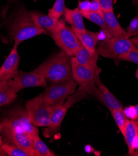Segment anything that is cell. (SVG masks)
Wrapping results in <instances>:
<instances>
[{"instance_id": "obj_1", "label": "cell", "mask_w": 138, "mask_h": 156, "mask_svg": "<svg viewBox=\"0 0 138 156\" xmlns=\"http://www.w3.org/2000/svg\"><path fill=\"white\" fill-rule=\"evenodd\" d=\"M71 57L60 51L42 63L41 66L46 80L57 84L73 80Z\"/></svg>"}, {"instance_id": "obj_2", "label": "cell", "mask_w": 138, "mask_h": 156, "mask_svg": "<svg viewBox=\"0 0 138 156\" xmlns=\"http://www.w3.org/2000/svg\"><path fill=\"white\" fill-rule=\"evenodd\" d=\"M9 36L14 41V45L38 35L45 34L47 30L39 27L30 17V12L23 8L18 12L10 26Z\"/></svg>"}, {"instance_id": "obj_3", "label": "cell", "mask_w": 138, "mask_h": 156, "mask_svg": "<svg viewBox=\"0 0 138 156\" xmlns=\"http://www.w3.org/2000/svg\"><path fill=\"white\" fill-rule=\"evenodd\" d=\"M50 33L62 51L70 57L75 56L82 45L72 27L67 26L62 20H59L57 26L50 30Z\"/></svg>"}, {"instance_id": "obj_4", "label": "cell", "mask_w": 138, "mask_h": 156, "mask_svg": "<svg viewBox=\"0 0 138 156\" xmlns=\"http://www.w3.org/2000/svg\"><path fill=\"white\" fill-rule=\"evenodd\" d=\"M132 51L138 52L137 47L126 34L100 41L97 46L98 54L109 58H118V56Z\"/></svg>"}, {"instance_id": "obj_5", "label": "cell", "mask_w": 138, "mask_h": 156, "mask_svg": "<svg viewBox=\"0 0 138 156\" xmlns=\"http://www.w3.org/2000/svg\"><path fill=\"white\" fill-rule=\"evenodd\" d=\"M1 123L3 128L26 133L31 136L39 135L37 126L29 120L27 111L21 107L12 108Z\"/></svg>"}, {"instance_id": "obj_6", "label": "cell", "mask_w": 138, "mask_h": 156, "mask_svg": "<svg viewBox=\"0 0 138 156\" xmlns=\"http://www.w3.org/2000/svg\"><path fill=\"white\" fill-rule=\"evenodd\" d=\"M25 107L29 119L34 126L39 127L49 126L51 106L44 101L43 93L28 100L26 103Z\"/></svg>"}, {"instance_id": "obj_7", "label": "cell", "mask_w": 138, "mask_h": 156, "mask_svg": "<svg viewBox=\"0 0 138 156\" xmlns=\"http://www.w3.org/2000/svg\"><path fill=\"white\" fill-rule=\"evenodd\" d=\"M8 85L16 93L26 88L47 86V80L44 76L41 65L28 73L19 71L12 79L8 81Z\"/></svg>"}, {"instance_id": "obj_8", "label": "cell", "mask_w": 138, "mask_h": 156, "mask_svg": "<svg viewBox=\"0 0 138 156\" xmlns=\"http://www.w3.org/2000/svg\"><path fill=\"white\" fill-rule=\"evenodd\" d=\"M77 84L73 79L52 85L43 93L44 100L50 106L64 104L65 100L75 92Z\"/></svg>"}, {"instance_id": "obj_9", "label": "cell", "mask_w": 138, "mask_h": 156, "mask_svg": "<svg viewBox=\"0 0 138 156\" xmlns=\"http://www.w3.org/2000/svg\"><path fill=\"white\" fill-rule=\"evenodd\" d=\"M86 90L87 93L93 95L109 110H122L121 102L112 94L100 80L95 82H90L80 84Z\"/></svg>"}, {"instance_id": "obj_10", "label": "cell", "mask_w": 138, "mask_h": 156, "mask_svg": "<svg viewBox=\"0 0 138 156\" xmlns=\"http://www.w3.org/2000/svg\"><path fill=\"white\" fill-rule=\"evenodd\" d=\"M2 134L4 135L6 143L14 144L26 151L30 156H36L33 149L31 135L26 133L13 129L3 128Z\"/></svg>"}, {"instance_id": "obj_11", "label": "cell", "mask_w": 138, "mask_h": 156, "mask_svg": "<svg viewBox=\"0 0 138 156\" xmlns=\"http://www.w3.org/2000/svg\"><path fill=\"white\" fill-rule=\"evenodd\" d=\"M20 57L18 52V47L14 45L10 54L0 68V82L12 79L19 70Z\"/></svg>"}, {"instance_id": "obj_12", "label": "cell", "mask_w": 138, "mask_h": 156, "mask_svg": "<svg viewBox=\"0 0 138 156\" xmlns=\"http://www.w3.org/2000/svg\"><path fill=\"white\" fill-rule=\"evenodd\" d=\"M73 80L78 84L95 82L100 80V73L81 65L74 56L71 57Z\"/></svg>"}, {"instance_id": "obj_13", "label": "cell", "mask_w": 138, "mask_h": 156, "mask_svg": "<svg viewBox=\"0 0 138 156\" xmlns=\"http://www.w3.org/2000/svg\"><path fill=\"white\" fill-rule=\"evenodd\" d=\"M68 109L64 104H58L51 106L50 122L44 132L45 137H49L60 129L61 124L64 119Z\"/></svg>"}, {"instance_id": "obj_14", "label": "cell", "mask_w": 138, "mask_h": 156, "mask_svg": "<svg viewBox=\"0 0 138 156\" xmlns=\"http://www.w3.org/2000/svg\"><path fill=\"white\" fill-rule=\"evenodd\" d=\"M98 57L99 55L97 52L94 55L91 54L82 45L80 46L77 53L74 56L76 60L81 65L100 73L101 72V69L97 64Z\"/></svg>"}, {"instance_id": "obj_15", "label": "cell", "mask_w": 138, "mask_h": 156, "mask_svg": "<svg viewBox=\"0 0 138 156\" xmlns=\"http://www.w3.org/2000/svg\"><path fill=\"white\" fill-rule=\"evenodd\" d=\"M72 29L84 48H86L91 54L94 55L96 54L98 40L95 35V32H91L87 29L85 30Z\"/></svg>"}, {"instance_id": "obj_16", "label": "cell", "mask_w": 138, "mask_h": 156, "mask_svg": "<svg viewBox=\"0 0 138 156\" xmlns=\"http://www.w3.org/2000/svg\"><path fill=\"white\" fill-rule=\"evenodd\" d=\"M123 136L128 146V152L129 154L133 155L134 149L138 147V134L136 125L133 120L126 119Z\"/></svg>"}, {"instance_id": "obj_17", "label": "cell", "mask_w": 138, "mask_h": 156, "mask_svg": "<svg viewBox=\"0 0 138 156\" xmlns=\"http://www.w3.org/2000/svg\"><path fill=\"white\" fill-rule=\"evenodd\" d=\"M64 16L65 22L69 23L72 29L78 30H86L83 20V14L78 8L72 9L66 8Z\"/></svg>"}, {"instance_id": "obj_18", "label": "cell", "mask_w": 138, "mask_h": 156, "mask_svg": "<svg viewBox=\"0 0 138 156\" xmlns=\"http://www.w3.org/2000/svg\"><path fill=\"white\" fill-rule=\"evenodd\" d=\"M107 28L113 37L126 34V30L121 27L113 11H101Z\"/></svg>"}, {"instance_id": "obj_19", "label": "cell", "mask_w": 138, "mask_h": 156, "mask_svg": "<svg viewBox=\"0 0 138 156\" xmlns=\"http://www.w3.org/2000/svg\"><path fill=\"white\" fill-rule=\"evenodd\" d=\"M30 15L36 25L49 31L54 29L59 21V20L55 19L48 14L45 15L36 11L30 12Z\"/></svg>"}, {"instance_id": "obj_20", "label": "cell", "mask_w": 138, "mask_h": 156, "mask_svg": "<svg viewBox=\"0 0 138 156\" xmlns=\"http://www.w3.org/2000/svg\"><path fill=\"white\" fill-rule=\"evenodd\" d=\"M16 93L8 85V81L0 82V107L13 102L17 97Z\"/></svg>"}, {"instance_id": "obj_21", "label": "cell", "mask_w": 138, "mask_h": 156, "mask_svg": "<svg viewBox=\"0 0 138 156\" xmlns=\"http://www.w3.org/2000/svg\"><path fill=\"white\" fill-rule=\"evenodd\" d=\"M33 149L36 156H54L55 154L52 152L39 137V135L31 136Z\"/></svg>"}, {"instance_id": "obj_22", "label": "cell", "mask_w": 138, "mask_h": 156, "mask_svg": "<svg viewBox=\"0 0 138 156\" xmlns=\"http://www.w3.org/2000/svg\"><path fill=\"white\" fill-rule=\"evenodd\" d=\"M82 14L83 17L98 26L101 29H108L101 11L98 12H82Z\"/></svg>"}, {"instance_id": "obj_23", "label": "cell", "mask_w": 138, "mask_h": 156, "mask_svg": "<svg viewBox=\"0 0 138 156\" xmlns=\"http://www.w3.org/2000/svg\"><path fill=\"white\" fill-rule=\"evenodd\" d=\"M0 148L6 155L9 156H30L26 151L18 146L9 143H3Z\"/></svg>"}, {"instance_id": "obj_24", "label": "cell", "mask_w": 138, "mask_h": 156, "mask_svg": "<svg viewBox=\"0 0 138 156\" xmlns=\"http://www.w3.org/2000/svg\"><path fill=\"white\" fill-rule=\"evenodd\" d=\"M65 9V0H55L53 6L49 9L48 15L55 19L59 20L61 16L64 14Z\"/></svg>"}, {"instance_id": "obj_25", "label": "cell", "mask_w": 138, "mask_h": 156, "mask_svg": "<svg viewBox=\"0 0 138 156\" xmlns=\"http://www.w3.org/2000/svg\"><path fill=\"white\" fill-rule=\"evenodd\" d=\"M111 113L119 131L122 135H124L125 125L126 118L124 113L123 109H122V110H111Z\"/></svg>"}, {"instance_id": "obj_26", "label": "cell", "mask_w": 138, "mask_h": 156, "mask_svg": "<svg viewBox=\"0 0 138 156\" xmlns=\"http://www.w3.org/2000/svg\"><path fill=\"white\" fill-rule=\"evenodd\" d=\"M126 36L128 38L138 36V15L134 18L126 30Z\"/></svg>"}, {"instance_id": "obj_27", "label": "cell", "mask_w": 138, "mask_h": 156, "mask_svg": "<svg viewBox=\"0 0 138 156\" xmlns=\"http://www.w3.org/2000/svg\"><path fill=\"white\" fill-rule=\"evenodd\" d=\"M118 58L122 60L131 62L138 64V52L136 51H129L125 54L118 56Z\"/></svg>"}, {"instance_id": "obj_28", "label": "cell", "mask_w": 138, "mask_h": 156, "mask_svg": "<svg viewBox=\"0 0 138 156\" xmlns=\"http://www.w3.org/2000/svg\"><path fill=\"white\" fill-rule=\"evenodd\" d=\"M101 11H113L114 0H99Z\"/></svg>"}, {"instance_id": "obj_29", "label": "cell", "mask_w": 138, "mask_h": 156, "mask_svg": "<svg viewBox=\"0 0 138 156\" xmlns=\"http://www.w3.org/2000/svg\"><path fill=\"white\" fill-rule=\"evenodd\" d=\"M123 111H124L125 116L128 118L129 119L135 120L137 119L136 111L134 108V106H130L129 107L125 108V110Z\"/></svg>"}, {"instance_id": "obj_30", "label": "cell", "mask_w": 138, "mask_h": 156, "mask_svg": "<svg viewBox=\"0 0 138 156\" xmlns=\"http://www.w3.org/2000/svg\"><path fill=\"white\" fill-rule=\"evenodd\" d=\"M101 8L99 2V0H91L90 2L89 11L90 12H98L101 11Z\"/></svg>"}, {"instance_id": "obj_31", "label": "cell", "mask_w": 138, "mask_h": 156, "mask_svg": "<svg viewBox=\"0 0 138 156\" xmlns=\"http://www.w3.org/2000/svg\"><path fill=\"white\" fill-rule=\"evenodd\" d=\"M90 2V1H89V0H85V1L79 2V6L77 8L82 12V13L85 12H88Z\"/></svg>"}, {"instance_id": "obj_32", "label": "cell", "mask_w": 138, "mask_h": 156, "mask_svg": "<svg viewBox=\"0 0 138 156\" xmlns=\"http://www.w3.org/2000/svg\"><path fill=\"white\" fill-rule=\"evenodd\" d=\"M2 124L0 122V146L3 144V138H2Z\"/></svg>"}, {"instance_id": "obj_33", "label": "cell", "mask_w": 138, "mask_h": 156, "mask_svg": "<svg viewBox=\"0 0 138 156\" xmlns=\"http://www.w3.org/2000/svg\"><path fill=\"white\" fill-rule=\"evenodd\" d=\"M131 42L134 44V45L138 47V36L134 37L133 38H132V39H131Z\"/></svg>"}, {"instance_id": "obj_34", "label": "cell", "mask_w": 138, "mask_h": 156, "mask_svg": "<svg viewBox=\"0 0 138 156\" xmlns=\"http://www.w3.org/2000/svg\"><path fill=\"white\" fill-rule=\"evenodd\" d=\"M134 108L135 109V111H136V117H137V119H138V105H136V106H134Z\"/></svg>"}, {"instance_id": "obj_35", "label": "cell", "mask_w": 138, "mask_h": 156, "mask_svg": "<svg viewBox=\"0 0 138 156\" xmlns=\"http://www.w3.org/2000/svg\"><path fill=\"white\" fill-rule=\"evenodd\" d=\"M133 121H134V123L136 124V125L138 126V119H135V120H133Z\"/></svg>"}, {"instance_id": "obj_36", "label": "cell", "mask_w": 138, "mask_h": 156, "mask_svg": "<svg viewBox=\"0 0 138 156\" xmlns=\"http://www.w3.org/2000/svg\"><path fill=\"white\" fill-rule=\"evenodd\" d=\"M136 129H137V133L138 134V126H137V125H136Z\"/></svg>"}, {"instance_id": "obj_37", "label": "cell", "mask_w": 138, "mask_h": 156, "mask_svg": "<svg viewBox=\"0 0 138 156\" xmlns=\"http://www.w3.org/2000/svg\"><path fill=\"white\" fill-rule=\"evenodd\" d=\"M2 24H0V29H1V28H2Z\"/></svg>"}]
</instances>
